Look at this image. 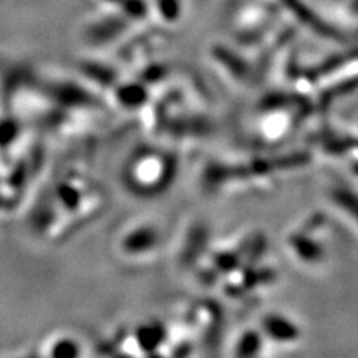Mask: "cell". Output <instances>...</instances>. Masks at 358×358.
Instances as JSON below:
<instances>
[{"label":"cell","instance_id":"cell-1","mask_svg":"<svg viewBox=\"0 0 358 358\" xmlns=\"http://www.w3.org/2000/svg\"><path fill=\"white\" fill-rule=\"evenodd\" d=\"M260 358H262V357H260ZM263 358H264V357H263Z\"/></svg>","mask_w":358,"mask_h":358}]
</instances>
